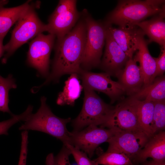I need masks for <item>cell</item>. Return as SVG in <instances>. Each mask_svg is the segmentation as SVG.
I'll return each mask as SVG.
<instances>
[{"label": "cell", "instance_id": "cell-32", "mask_svg": "<svg viewBox=\"0 0 165 165\" xmlns=\"http://www.w3.org/2000/svg\"><path fill=\"white\" fill-rule=\"evenodd\" d=\"M144 165H165V162L158 161L152 160L146 162Z\"/></svg>", "mask_w": 165, "mask_h": 165}, {"label": "cell", "instance_id": "cell-25", "mask_svg": "<svg viewBox=\"0 0 165 165\" xmlns=\"http://www.w3.org/2000/svg\"><path fill=\"white\" fill-rule=\"evenodd\" d=\"M154 109L153 119V134L161 131L165 128V100L154 102Z\"/></svg>", "mask_w": 165, "mask_h": 165}, {"label": "cell", "instance_id": "cell-14", "mask_svg": "<svg viewBox=\"0 0 165 165\" xmlns=\"http://www.w3.org/2000/svg\"><path fill=\"white\" fill-rule=\"evenodd\" d=\"M145 35L139 28L136 36V53L133 57L136 62L139 63V66L143 78V87L152 82L156 69V61L149 52L148 47V42L145 38Z\"/></svg>", "mask_w": 165, "mask_h": 165}, {"label": "cell", "instance_id": "cell-7", "mask_svg": "<svg viewBox=\"0 0 165 165\" xmlns=\"http://www.w3.org/2000/svg\"><path fill=\"white\" fill-rule=\"evenodd\" d=\"M76 0H61L49 16L47 31L54 35L57 41L61 39L75 26L81 16Z\"/></svg>", "mask_w": 165, "mask_h": 165}, {"label": "cell", "instance_id": "cell-8", "mask_svg": "<svg viewBox=\"0 0 165 165\" xmlns=\"http://www.w3.org/2000/svg\"><path fill=\"white\" fill-rule=\"evenodd\" d=\"M56 38L53 35L42 33L29 43L27 62L37 70L38 76L46 78L49 74L50 56Z\"/></svg>", "mask_w": 165, "mask_h": 165}, {"label": "cell", "instance_id": "cell-9", "mask_svg": "<svg viewBox=\"0 0 165 165\" xmlns=\"http://www.w3.org/2000/svg\"><path fill=\"white\" fill-rule=\"evenodd\" d=\"M119 131L113 128L105 129L90 125L80 131L70 132L69 144L84 152L89 158H91L99 145L108 142Z\"/></svg>", "mask_w": 165, "mask_h": 165}, {"label": "cell", "instance_id": "cell-3", "mask_svg": "<svg viewBox=\"0 0 165 165\" xmlns=\"http://www.w3.org/2000/svg\"><path fill=\"white\" fill-rule=\"evenodd\" d=\"M46 98L42 97L37 111L32 113L19 128L20 130H33L44 132L60 140L63 145L70 143V132L67 124L70 118L62 119L55 115L46 104Z\"/></svg>", "mask_w": 165, "mask_h": 165}, {"label": "cell", "instance_id": "cell-19", "mask_svg": "<svg viewBox=\"0 0 165 165\" xmlns=\"http://www.w3.org/2000/svg\"><path fill=\"white\" fill-rule=\"evenodd\" d=\"M28 1L18 6L5 8L8 1L0 0V36H5L9 29L16 23L30 6Z\"/></svg>", "mask_w": 165, "mask_h": 165}, {"label": "cell", "instance_id": "cell-30", "mask_svg": "<svg viewBox=\"0 0 165 165\" xmlns=\"http://www.w3.org/2000/svg\"><path fill=\"white\" fill-rule=\"evenodd\" d=\"M156 63V69L152 78V82L157 76L163 75L165 71V47H162L158 57H154Z\"/></svg>", "mask_w": 165, "mask_h": 165}, {"label": "cell", "instance_id": "cell-31", "mask_svg": "<svg viewBox=\"0 0 165 165\" xmlns=\"http://www.w3.org/2000/svg\"><path fill=\"white\" fill-rule=\"evenodd\" d=\"M5 37L4 36H0V58L3 56L5 52L4 46L3 44V40Z\"/></svg>", "mask_w": 165, "mask_h": 165}, {"label": "cell", "instance_id": "cell-24", "mask_svg": "<svg viewBox=\"0 0 165 165\" xmlns=\"http://www.w3.org/2000/svg\"><path fill=\"white\" fill-rule=\"evenodd\" d=\"M95 165H133L130 158L122 153L106 152L93 160Z\"/></svg>", "mask_w": 165, "mask_h": 165}, {"label": "cell", "instance_id": "cell-6", "mask_svg": "<svg viewBox=\"0 0 165 165\" xmlns=\"http://www.w3.org/2000/svg\"><path fill=\"white\" fill-rule=\"evenodd\" d=\"M35 7V6L31 4L16 23L9 41L4 46L6 53L2 59V63H6L15 51L28 41L44 31H47L46 24L40 20Z\"/></svg>", "mask_w": 165, "mask_h": 165}, {"label": "cell", "instance_id": "cell-5", "mask_svg": "<svg viewBox=\"0 0 165 165\" xmlns=\"http://www.w3.org/2000/svg\"><path fill=\"white\" fill-rule=\"evenodd\" d=\"M81 13L86 23L87 33L80 68L90 71L98 67L100 63L105 42L107 26L104 21L94 19L87 9H84Z\"/></svg>", "mask_w": 165, "mask_h": 165}, {"label": "cell", "instance_id": "cell-15", "mask_svg": "<svg viewBox=\"0 0 165 165\" xmlns=\"http://www.w3.org/2000/svg\"><path fill=\"white\" fill-rule=\"evenodd\" d=\"M119 82L124 88L126 93L131 96L139 92L144 85L140 68L133 58L127 61L123 68L116 75Z\"/></svg>", "mask_w": 165, "mask_h": 165}, {"label": "cell", "instance_id": "cell-26", "mask_svg": "<svg viewBox=\"0 0 165 165\" xmlns=\"http://www.w3.org/2000/svg\"><path fill=\"white\" fill-rule=\"evenodd\" d=\"M33 107L29 105L22 113L18 115L13 114L9 119L0 122V135L8 134L9 129L16 123L21 121H25L32 113Z\"/></svg>", "mask_w": 165, "mask_h": 165}, {"label": "cell", "instance_id": "cell-29", "mask_svg": "<svg viewBox=\"0 0 165 165\" xmlns=\"http://www.w3.org/2000/svg\"><path fill=\"white\" fill-rule=\"evenodd\" d=\"M28 130H23L21 133V145L18 165H26L28 143Z\"/></svg>", "mask_w": 165, "mask_h": 165}, {"label": "cell", "instance_id": "cell-2", "mask_svg": "<svg viewBox=\"0 0 165 165\" xmlns=\"http://www.w3.org/2000/svg\"><path fill=\"white\" fill-rule=\"evenodd\" d=\"M164 0H124L107 16L104 22L119 27H131L147 17L165 12Z\"/></svg>", "mask_w": 165, "mask_h": 165}, {"label": "cell", "instance_id": "cell-17", "mask_svg": "<svg viewBox=\"0 0 165 165\" xmlns=\"http://www.w3.org/2000/svg\"><path fill=\"white\" fill-rule=\"evenodd\" d=\"M105 24L114 39L126 55L129 58H133L136 51V36L139 28L134 26L116 28L112 25Z\"/></svg>", "mask_w": 165, "mask_h": 165}, {"label": "cell", "instance_id": "cell-1", "mask_svg": "<svg viewBox=\"0 0 165 165\" xmlns=\"http://www.w3.org/2000/svg\"><path fill=\"white\" fill-rule=\"evenodd\" d=\"M86 33V23L81 14L72 29L61 39L56 41L51 72L42 84L33 87L35 92L37 93L42 86L51 82H58L64 75H79L81 70L80 65Z\"/></svg>", "mask_w": 165, "mask_h": 165}, {"label": "cell", "instance_id": "cell-13", "mask_svg": "<svg viewBox=\"0 0 165 165\" xmlns=\"http://www.w3.org/2000/svg\"><path fill=\"white\" fill-rule=\"evenodd\" d=\"M105 43L103 57L99 67L110 76H116L129 58L114 39L107 27Z\"/></svg>", "mask_w": 165, "mask_h": 165}, {"label": "cell", "instance_id": "cell-20", "mask_svg": "<svg viewBox=\"0 0 165 165\" xmlns=\"http://www.w3.org/2000/svg\"><path fill=\"white\" fill-rule=\"evenodd\" d=\"M130 97L140 101L153 102L165 100L164 76L156 77L151 83Z\"/></svg>", "mask_w": 165, "mask_h": 165}, {"label": "cell", "instance_id": "cell-4", "mask_svg": "<svg viewBox=\"0 0 165 165\" xmlns=\"http://www.w3.org/2000/svg\"><path fill=\"white\" fill-rule=\"evenodd\" d=\"M82 86L84 94L83 104L78 116L72 121L73 131H80L90 125L107 127L114 107L105 102L94 91Z\"/></svg>", "mask_w": 165, "mask_h": 165}, {"label": "cell", "instance_id": "cell-11", "mask_svg": "<svg viewBox=\"0 0 165 165\" xmlns=\"http://www.w3.org/2000/svg\"><path fill=\"white\" fill-rule=\"evenodd\" d=\"M138 100L130 97L116 105L107 127L119 131H142L138 120Z\"/></svg>", "mask_w": 165, "mask_h": 165}, {"label": "cell", "instance_id": "cell-16", "mask_svg": "<svg viewBox=\"0 0 165 165\" xmlns=\"http://www.w3.org/2000/svg\"><path fill=\"white\" fill-rule=\"evenodd\" d=\"M148 158L158 161L165 160V132H158L149 137L132 162L144 163Z\"/></svg>", "mask_w": 165, "mask_h": 165}, {"label": "cell", "instance_id": "cell-21", "mask_svg": "<svg viewBox=\"0 0 165 165\" xmlns=\"http://www.w3.org/2000/svg\"><path fill=\"white\" fill-rule=\"evenodd\" d=\"M82 89L78 75L76 73L71 74L65 82L63 91L58 94L57 104L61 105L73 106L75 100L80 97Z\"/></svg>", "mask_w": 165, "mask_h": 165}, {"label": "cell", "instance_id": "cell-22", "mask_svg": "<svg viewBox=\"0 0 165 165\" xmlns=\"http://www.w3.org/2000/svg\"><path fill=\"white\" fill-rule=\"evenodd\" d=\"M154 109V102L139 101L138 116L139 126L141 130L149 137L154 134L152 128Z\"/></svg>", "mask_w": 165, "mask_h": 165}, {"label": "cell", "instance_id": "cell-23", "mask_svg": "<svg viewBox=\"0 0 165 165\" xmlns=\"http://www.w3.org/2000/svg\"><path fill=\"white\" fill-rule=\"evenodd\" d=\"M16 87L12 75H9L6 78H4L0 75V112L8 113L11 116L13 114L9 107V93L11 89H15Z\"/></svg>", "mask_w": 165, "mask_h": 165}, {"label": "cell", "instance_id": "cell-28", "mask_svg": "<svg viewBox=\"0 0 165 165\" xmlns=\"http://www.w3.org/2000/svg\"><path fill=\"white\" fill-rule=\"evenodd\" d=\"M69 150L78 165H95L86 154L68 144L65 145Z\"/></svg>", "mask_w": 165, "mask_h": 165}, {"label": "cell", "instance_id": "cell-27", "mask_svg": "<svg viewBox=\"0 0 165 165\" xmlns=\"http://www.w3.org/2000/svg\"><path fill=\"white\" fill-rule=\"evenodd\" d=\"M71 153L65 145L63 146L60 151L56 156L53 153L49 154L47 156L46 165H71L69 156Z\"/></svg>", "mask_w": 165, "mask_h": 165}, {"label": "cell", "instance_id": "cell-10", "mask_svg": "<svg viewBox=\"0 0 165 165\" xmlns=\"http://www.w3.org/2000/svg\"><path fill=\"white\" fill-rule=\"evenodd\" d=\"M149 138L142 131H119L108 141L109 146L106 152L123 153L132 162Z\"/></svg>", "mask_w": 165, "mask_h": 165}, {"label": "cell", "instance_id": "cell-12", "mask_svg": "<svg viewBox=\"0 0 165 165\" xmlns=\"http://www.w3.org/2000/svg\"><path fill=\"white\" fill-rule=\"evenodd\" d=\"M78 75L82 80V85L106 94L112 103L126 93L123 87L118 82L112 80L110 75L106 72L94 73L81 69Z\"/></svg>", "mask_w": 165, "mask_h": 165}, {"label": "cell", "instance_id": "cell-18", "mask_svg": "<svg viewBox=\"0 0 165 165\" xmlns=\"http://www.w3.org/2000/svg\"><path fill=\"white\" fill-rule=\"evenodd\" d=\"M165 12L149 20L142 21L136 26L138 27L149 38L148 43L152 42L165 47Z\"/></svg>", "mask_w": 165, "mask_h": 165}]
</instances>
